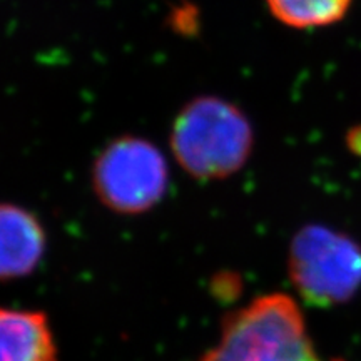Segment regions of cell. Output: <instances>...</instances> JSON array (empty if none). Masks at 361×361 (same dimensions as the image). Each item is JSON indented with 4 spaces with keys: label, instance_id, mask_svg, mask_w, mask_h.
<instances>
[{
    "label": "cell",
    "instance_id": "obj_1",
    "mask_svg": "<svg viewBox=\"0 0 361 361\" xmlns=\"http://www.w3.org/2000/svg\"><path fill=\"white\" fill-rule=\"evenodd\" d=\"M169 146L178 164L192 178L226 179L245 168L255 133L245 112L233 102L200 96L178 112Z\"/></svg>",
    "mask_w": 361,
    "mask_h": 361
},
{
    "label": "cell",
    "instance_id": "obj_6",
    "mask_svg": "<svg viewBox=\"0 0 361 361\" xmlns=\"http://www.w3.org/2000/svg\"><path fill=\"white\" fill-rule=\"evenodd\" d=\"M0 361H57L49 319L42 311H0Z\"/></svg>",
    "mask_w": 361,
    "mask_h": 361
},
{
    "label": "cell",
    "instance_id": "obj_7",
    "mask_svg": "<svg viewBox=\"0 0 361 361\" xmlns=\"http://www.w3.org/2000/svg\"><path fill=\"white\" fill-rule=\"evenodd\" d=\"M353 0H266L274 19L291 29H319L340 22Z\"/></svg>",
    "mask_w": 361,
    "mask_h": 361
},
{
    "label": "cell",
    "instance_id": "obj_4",
    "mask_svg": "<svg viewBox=\"0 0 361 361\" xmlns=\"http://www.w3.org/2000/svg\"><path fill=\"white\" fill-rule=\"evenodd\" d=\"M169 169L162 152L147 139L123 135L99 152L92 166L97 200L117 214H142L168 191Z\"/></svg>",
    "mask_w": 361,
    "mask_h": 361
},
{
    "label": "cell",
    "instance_id": "obj_3",
    "mask_svg": "<svg viewBox=\"0 0 361 361\" xmlns=\"http://www.w3.org/2000/svg\"><path fill=\"white\" fill-rule=\"evenodd\" d=\"M288 274L306 303H346L361 290V246L326 226H305L291 239Z\"/></svg>",
    "mask_w": 361,
    "mask_h": 361
},
{
    "label": "cell",
    "instance_id": "obj_5",
    "mask_svg": "<svg viewBox=\"0 0 361 361\" xmlns=\"http://www.w3.org/2000/svg\"><path fill=\"white\" fill-rule=\"evenodd\" d=\"M45 231L37 216L4 202L0 209V276L4 281L29 276L45 252Z\"/></svg>",
    "mask_w": 361,
    "mask_h": 361
},
{
    "label": "cell",
    "instance_id": "obj_2",
    "mask_svg": "<svg viewBox=\"0 0 361 361\" xmlns=\"http://www.w3.org/2000/svg\"><path fill=\"white\" fill-rule=\"evenodd\" d=\"M200 361H324L293 298L263 295L223 322L219 341ZM335 361V360H333Z\"/></svg>",
    "mask_w": 361,
    "mask_h": 361
}]
</instances>
